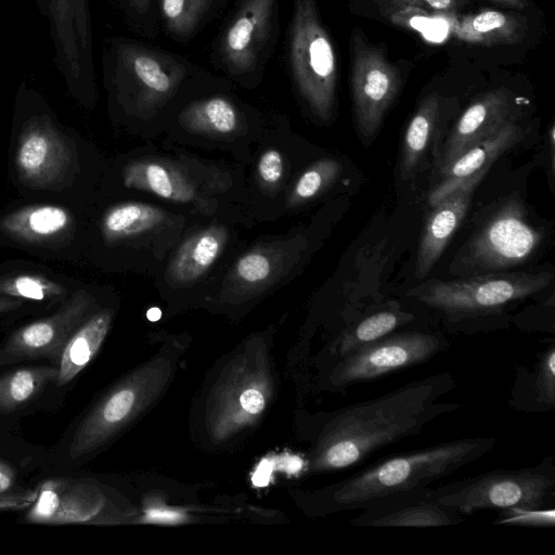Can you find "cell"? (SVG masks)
Instances as JSON below:
<instances>
[{"mask_svg": "<svg viewBox=\"0 0 555 555\" xmlns=\"http://www.w3.org/2000/svg\"><path fill=\"white\" fill-rule=\"evenodd\" d=\"M400 88L397 68L384 53L353 36L351 92L353 115L363 139L373 138Z\"/></svg>", "mask_w": 555, "mask_h": 555, "instance_id": "cell-10", "label": "cell"}, {"mask_svg": "<svg viewBox=\"0 0 555 555\" xmlns=\"http://www.w3.org/2000/svg\"><path fill=\"white\" fill-rule=\"evenodd\" d=\"M525 132L516 119L509 120L494 134L470 146L446 167L441 179L428 196L431 206L473 179H482L494 162L524 139Z\"/></svg>", "mask_w": 555, "mask_h": 555, "instance_id": "cell-15", "label": "cell"}, {"mask_svg": "<svg viewBox=\"0 0 555 555\" xmlns=\"http://www.w3.org/2000/svg\"><path fill=\"white\" fill-rule=\"evenodd\" d=\"M109 323L111 314L103 311L86 320L72 334L60 357L56 386L70 383L86 367L100 348Z\"/></svg>", "mask_w": 555, "mask_h": 555, "instance_id": "cell-21", "label": "cell"}, {"mask_svg": "<svg viewBox=\"0 0 555 555\" xmlns=\"http://www.w3.org/2000/svg\"><path fill=\"white\" fill-rule=\"evenodd\" d=\"M343 166L336 159H322L307 169L297 180L293 197L296 202L309 201L328 189L341 175Z\"/></svg>", "mask_w": 555, "mask_h": 555, "instance_id": "cell-30", "label": "cell"}, {"mask_svg": "<svg viewBox=\"0 0 555 555\" xmlns=\"http://www.w3.org/2000/svg\"><path fill=\"white\" fill-rule=\"evenodd\" d=\"M494 446L493 438H463L390 456L337 485L331 503L338 509H373L427 488L477 461Z\"/></svg>", "mask_w": 555, "mask_h": 555, "instance_id": "cell-3", "label": "cell"}, {"mask_svg": "<svg viewBox=\"0 0 555 555\" xmlns=\"http://www.w3.org/2000/svg\"><path fill=\"white\" fill-rule=\"evenodd\" d=\"M88 307L87 296L76 293L53 315L15 331L0 348V366L42 358L57 366L65 344L82 323Z\"/></svg>", "mask_w": 555, "mask_h": 555, "instance_id": "cell-12", "label": "cell"}, {"mask_svg": "<svg viewBox=\"0 0 555 555\" xmlns=\"http://www.w3.org/2000/svg\"><path fill=\"white\" fill-rule=\"evenodd\" d=\"M424 495L456 513L512 507L540 509L554 502L555 475L544 465L516 470L499 469L424 489Z\"/></svg>", "mask_w": 555, "mask_h": 555, "instance_id": "cell-7", "label": "cell"}, {"mask_svg": "<svg viewBox=\"0 0 555 555\" xmlns=\"http://www.w3.org/2000/svg\"><path fill=\"white\" fill-rule=\"evenodd\" d=\"M225 242L222 229L211 228L184 243L172 261L171 272L179 282H191L202 275L220 255Z\"/></svg>", "mask_w": 555, "mask_h": 555, "instance_id": "cell-24", "label": "cell"}, {"mask_svg": "<svg viewBox=\"0 0 555 555\" xmlns=\"http://www.w3.org/2000/svg\"><path fill=\"white\" fill-rule=\"evenodd\" d=\"M543 241L518 196L505 199L455 255L452 271L463 275L505 271L528 261Z\"/></svg>", "mask_w": 555, "mask_h": 555, "instance_id": "cell-8", "label": "cell"}, {"mask_svg": "<svg viewBox=\"0 0 555 555\" xmlns=\"http://www.w3.org/2000/svg\"><path fill=\"white\" fill-rule=\"evenodd\" d=\"M258 172L268 184H275L283 175V158L276 150L266 151L258 163Z\"/></svg>", "mask_w": 555, "mask_h": 555, "instance_id": "cell-36", "label": "cell"}, {"mask_svg": "<svg viewBox=\"0 0 555 555\" xmlns=\"http://www.w3.org/2000/svg\"><path fill=\"white\" fill-rule=\"evenodd\" d=\"M553 279L542 272H487L453 280H429L411 288L410 297L446 313L450 319L502 311L546 287Z\"/></svg>", "mask_w": 555, "mask_h": 555, "instance_id": "cell-6", "label": "cell"}, {"mask_svg": "<svg viewBox=\"0 0 555 555\" xmlns=\"http://www.w3.org/2000/svg\"><path fill=\"white\" fill-rule=\"evenodd\" d=\"M129 29L139 36L153 38L159 27L156 0H112Z\"/></svg>", "mask_w": 555, "mask_h": 555, "instance_id": "cell-31", "label": "cell"}, {"mask_svg": "<svg viewBox=\"0 0 555 555\" xmlns=\"http://www.w3.org/2000/svg\"><path fill=\"white\" fill-rule=\"evenodd\" d=\"M164 218L162 210L144 203L114 206L103 219V232L108 238H121L156 227Z\"/></svg>", "mask_w": 555, "mask_h": 555, "instance_id": "cell-27", "label": "cell"}, {"mask_svg": "<svg viewBox=\"0 0 555 555\" xmlns=\"http://www.w3.org/2000/svg\"><path fill=\"white\" fill-rule=\"evenodd\" d=\"M103 494L92 485L73 478L44 480L27 508L25 521L39 525H74L96 521Z\"/></svg>", "mask_w": 555, "mask_h": 555, "instance_id": "cell-13", "label": "cell"}, {"mask_svg": "<svg viewBox=\"0 0 555 555\" xmlns=\"http://www.w3.org/2000/svg\"><path fill=\"white\" fill-rule=\"evenodd\" d=\"M514 8L522 9L527 5L525 0H494Z\"/></svg>", "mask_w": 555, "mask_h": 555, "instance_id": "cell-42", "label": "cell"}, {"mask_svg": "<svg viewBox=\"0 0 555 555\" xmlns=\"http://www.w3.org/2000/svg\"><path fill=\"white\" fill-rule=\"evenodd\" d=\"M236 272L242 280L248 283H257L269 276L271 264L264 255L260 253H249L238 260Z\"/></svg>", "mask_w": 555, "mask_h": 555, "instance_id": "cell-35", "label": "cell"}, {"mask_svg": "<svg viewBox=\"0 0 555 555\" xmlns=\"http://www.w3.org/2000/svg\"><path fill=\"white\" fill-rule=\"evenodd\" d=\"M280 38V0H238L209 52V63L245 88L258 86Z\"/></svg>", "mask_w": 555, "mask_h": 555, "instance_id": "cell-4", "label": "cell"}, {"mask_svg": "<svg viewBox=\"0 0 555 555\" xmlns=\"http://www.w3.org/2000/svg\"><path fill=\"white\" fill-rule=\"evenodd\" d=\"M59 138L43 122L36 121L22 135L16 164L28 179L43 181L54 176L63 164L64 151Z\"/></svg>", "mask_w": 555, "mask_h": 555, "instance_id": "cell-19", "label": "cell"}, {"mask_svg": "<svg viewBox=\"0 0 555 555\" xmlns=\"http://www.w3.org/2000/svg\"><path fill=\"white\" fill-rule=\"evenodd\" d=\"M69 223V215L62 207L52 205L22 209L4 221L12 234L30 240H42L61 233Z\"/></svg>", "mask_w": 555, "mask_h": 555, "instance_id": "cell-25", "label": "cell"}, {"mask_svg": "<svg viewBox=\"0 0 555 555\" xmlns=\"http://www.w3.org/2000/svg\"><path fill=\"white\" fill-rule=\"evenodd\" d=\"M242 408L251 414L261 412L264 408V398L256 389H247L240 397Z\"/></svg>", "mask_w": 555, "mask_h": 555, "instance_id": "cell-38", "label": "cell"}, {"mask_svg": "<svg viewBox=\"0 0 555 555\" xmlns=\"http://www.w3.org/2000/svg\"><path fill=\"white\" fill-rule=\"evenodd\" d=\"M22 306V301L0 296V313L12 311Z\"/></svg>", "mask_w": 555, "mask_h": 555, "instance_id": "cell-40", "label": "cell"}, {"mask_svg": "<svg viewBox=\"0 0 555 555\" xmlns=\"http://www.w3.org/2000/svg\"><path fill=\"white\" fill-rule=\"evenodd\" d=\"M554 512V507L540 509L512 507L500 511L496 522L531 527H553L555 520Z\"/></svg>", "mask_w": 555, "mask_h": 555, "instance_id": "cell-33", "label": "cell"}, {"mask_svg": "<svg viewBox=\"0 0 555 555\" xmlns=\"http://www.w3.org/2000/svg\"><path fill=\"white\" fill-rule=\"evenodd\" d=\"M534 382L539 399L553 406L555 403V348L553 346L543 352Z\"/></svg>", "mask_w": 555, "mask_h": 555, "instance_id": "cell-34", "label": "cell"}, {"mask_svg": "<svg viewBox=\"0 0 555 555\" xmlns=\"http://www.w3.org/2000/svg\"><path fill=\"white\" fill-rule=\"evenodd\" d=\"M285 50L297 94L313 115L330 119L336 98L337 63L315 0H293Z\"/></svg>", "mask_w": 555, "mask_h": 555, "instance_id": "cell-5", "label": "cell"}, {"mask_svg": "<svg viewBox=\"0 0 555 555\" xmlns=\"http://www.w3.org/2000/svg\"><path fill=\"white\" fill-rule=\"evenodd\" d=\"M518 23L512 16L498 11H482L464 22L460 35L469 40H512L517 35Z\"/></svg>", "mask_w": 555, "mask_h": 555, "instance_id": "cell-29", "label": "cell"}, {"mask_svg": "<svg viewBox=\"0 0 555 555\" xmlns=\"http://www.w3.org/2000/svg\"><path fill=\"white\" fill-rule=\"evenodd\" d=\"M231 82L205 90L184 101L179 107V124L191 131L206 134H231L242 125L244 113L227 91Z\"/></svg>", "mask_w": 555, "mask_h": 555, "instance_id": "cell-17", "label": "cell"}, {"mask_svg": "<svg viewBox=\"0 0 555 555\" xmlns=\"http://www.w3.org/2000/svg\"><path fill=\"white\" fill-rule=\"evenodd\" d=\"M223 0H156L158 27L179 43L191 41L220 9Z\"/></svg>", "mask_w": 555, "mask_h": 555, "instance_id": "cell-20", "label": "cell"}, {"mask_svg": "<svg viewBox=\"0 0 555 555\" xmlns=\"http://www.w3.org/2000/svg\"><path fill=\"white\" fill-rule=\"evenodd\" d=\"M426 489V488H425ZM424 489L414 500H395L365 511L353 525L372 527H442L461 521L456 512L424 495Z\"/></svg>", "mask_w": 555, "mask_h": 555, "instance_id": "cell-18", "label": "cell"}, {"mask_svg": "<svg viewBox=\"0 0 555 555\" xmlns=\"http://www.w3.org/2000/svg\"><path fill=\"white\" fill-rule=\"evenodd\" d=\"M146 317L150 321H157L162 317V311L157 307H153L147 310Z\"/></svg>", "mask_w": 555, "mask_h": 555, "instance_id": "cell-43", "label": "cell"}, {"mask_svg": "<svg viewBox=\"0 0 555 555\" xmlns=\"http://www.w3.org/2000/svg\"><path fill=\"white\" fill-rule=\"evenodd\" d=\"M452 387L451 374L439 373L348 406L330 426L320 466L332 470L349 468L386 446L417 435L437 417L460 408L438 402Z\"/></svg>", "mask_w": 555, "mask_h": 555, "instance_id": "cell-1", "label": "cell"}, {"mask_svg": "<svg viewBox=\"0 0 555 555\" xmlns=\"http://www.w3.org/2000/svg\"><path fill=\"white\" fill-rule=\"evenodd\" d=\"M56 365L21 367L0 377V415L13 413L33 401L50 383H55Z\"/></svg>", "mask_w": 555, "mask_h": 555, "instance_id": "cell-23", "label": "cell"}, {"mask_svg": "<svg viewBox=\"0 0 555 555\" xmlns=\"http://www.w3.org/2000/svg\"><path fill=\"white\" fill-rule=\"evenodd\" d=\"M125 183L170 201L184 202L191 196V189L170 170L157 163H137L127 168Z\"/></svg>", "mask_w": 555, "mask_h": 555, "instance_id": "cell-26", "label": "cell"}, {"mask_svg": "<svg viewBox=\"0 0 555 555\" xmlns=\"http://www.w3.org/2000/svg\"><path fill=\"white\" fill-rule=\"evenodd\" d=\"M47 18L54 60L68 88L79 96L93 95L95 70L89 0H35Z\"/></svg>", "mask_w": 555, "mask_h": 555, "instance_id": "cell-9", "label": "cell"}, {"mask_svg": "<svg viewBox=\"0 0 555 555\" xmlns=\"http://www.w3.org/2000/svg\"><path fill=\"white\" fill-rule=\"evenodd\" d=\"M481 179H473L433 206L421 235L415 260V275L425 278L446 250L462 224L475 189Z\"/></svg>", "mask_w": 555, "mask_h": 555, "instance_id": "cell-16", "label": "cell"}, {"mask_svg": "<svg viewBox=\"0 0 555 555\" xmlns=\"http://www.w3.org/2000/svg\"><path fill=\"white\" fill-rule=\"evenodd\" d=\"M14 479L15 475L12 467L0 459V495L10 490Z\"/></svg>", "mask_w": 555, "mask_h": 555, "instance_id": "cell-39", "label": "cell"}, {"mask_svg": "<svg viewBox=\"0 0 555 555\" xmlns=\"http://www.w3.org/2000/svg\"><path fill=\"white\" fill-rule=\"evenodd\" d=\"M513 119V96L507 89H495L478 98L463 112L447 138L438 160L440 169Z\"/></svg>", "mask_w": 555, "mask_h": 555, "instance_id": "cell-14", "label": "cell"}, {"mask_svg": "<svg viewBox=\"0 0 555 555\" xmlns=\"http://www.w3.org/2000/svg\"><path fill=\"white\" fill-rule=\"evenodd\" d=\"M37 496V489L23 493L0 495V511H18L28 508Z\"/></svg>", "mask_w": 555, "mask_h": 555, "instance_id": "cell-37", "label": "cell"}, {"mask_svg": "<svg viewBox=\"0 0 555 555\" xmlns=\"http://www.w3.org/2000/svg\"><path fill=\"white\" fill-rule=\"evenodd\" d=\"M413 319V314L400 310H382L356 324L343 338L341 354L389 335L395 328Z\"/></svg>", "mask_w": 555, "mask_h": 555, "instance_id": "cell-28", "label": "cell"}, {"mask_svg": "<svg viewBox=\"0 0 555 555\" xmlns=\"http://www.w3.org/2000/svg\"><path fill=\"white\" fill-rule=\"evenodd\" d=\"M439 106L437 93H430L420 103L408 124L400 156V173L403 179H410L416 172L427 151L435 133Z\"/></svg>", "mask_w": 555, "mask_h": 555, "instance_id": "cell-22", "label": "cell"}, {"mask_svg": "<svg viewBox=\"0 0 555 555\" xmlns=\"http://www.w3.org/2000/svg\"><path fill=\"white\" fill-rule=\"evenodd\" d=\"M429 8L434 10H448L453 0H423Z\"/></svg>", "mask_w": 555, "mask_h": 555, "instance_id": "cell-41", "label": "cell"}, {"mask_svg": "<svg viewBox=\"0 0 555 555\" xmlns=\"http://www.w3.org/2000/svg\"><path fill=\"white\" fill-rule=\"evenodd\" d=\"M441 348V340L430 334L405 332L387 335L346 354L335 370L334 379L339 385L375 379L427 362Z\"/></svg>", "mask_w": 555, "mask_h": 555, "instance_id": "cell-11", "label": "cell"}, {"mask_svg": "<svg viewBox=\"0 0 555 555\" xmlns=\"http://www.w3.org/2000/svg\"><path fill=\"white\" fill-rule=\"evenodd\" d=\"M1 292L18 298L44 300L63 293L61 286L34 275H18L3 282Z\"/></svg>", "mask_w": 555, "mask_h": 555, "instance_id": "cell-32", "label": "cell"}, {"mask_svg": "<svg viewBox=\"0 0 555 555\" xmlns=\"http://www.w3.org/2000/svg\"><path fill=\"white\" fill-rule=\"evenodd\" d=\"M102 74L111 99L137 116H154L167 105L230 82L178 53L122 36L105 41Z\"/></svg>", "mask_w": 555, "mask_h": 555, "instance_id": "cell-2", "label": "cell"}]
</instances>
